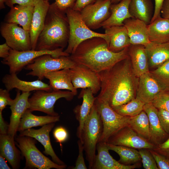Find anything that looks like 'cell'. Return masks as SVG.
<instances>
[{"label":"cell","mask_w":169,"mask_h":169,"mask_svg":"<svg viewBox=\"0 0 169 169\" xmlns=\"http://www.w3.org/2000/svg\"><path fill=\"white\" fill-rule=\"evenodd\" d=\"M129 56L111 68L98 73L101 82L96 98L113 108L136 98L139 80L134 74Z\"/></svg>","instance_id":"6da1fadb"},{"label":"cell","mask_w":169,"mask_h":169,"mask_svg":"<svg viewBox=\"0 0 169 169\" xmlns=\"http://www.w3.org/2000/svg\"><path fill=\"white\" fill-rule=\"evenodd\" d=\"M128 50L129 47L118 52H112L108 49L104 38L95 37L81 43L70 56L76 64L99 73L111 68L128 57Z\"/></svg>","instance_id":"7a4b0ae2"},{"label":"cell","mask_w":169,"mask_h":169,"mask_svg":"<svg viewBox=\"0 0 169 169\" xmlns=\"http://www.w3.org/2000/svg\"><path fill=\"white\" fill-rule=\"evenodd\" d=\"M69 35V25L66 12L59 9L54 3L49 5L35 50L64 49L68 45Z\"/></svg>","instance_id":"3957f363"},{"label":"cell","mask_w":169,"mask_h":169,"mask_svg":"<svg viewBox=\"0 0 169 169\" xmlns=\"http://www.w3.org/2000/svg\"><path fill=\"white\" fill-rule=\"evenodd\" d=\"M66 13L69 23V35L68 45L64 50L65 52L69 54H73L82 42L95 37L104 38L108 46V35L95 32L89 28L83 20L79 11L69 8Z\"/></svg>","instance_id":"277c9868"},{"label":"cell","mask_w":169,"mask_h":169,"mask_svg":"<svg viewBox=\"0 0 169 169\" xmlns=\"http://www.w3.org/2000/svg\"><path fill=\"white\" fill-rule=\"evenodd\" d=\"M103 131L102 122L94 104L85 122L81 141L89 169H91L93 165L96 155L97 145Z\"/></svg>","instance_id":"5b68a950"},{"label":"cell","mask_w":169,"mask_h":169,"mask_svg":"<svg viewBox=\"0 0 169 169\" xmlns=\"http://www.w3.org/2000/svg\"><path fill=\"white\" fill-rule=\"evenodd\" d=\"M16 144L26 160L25 168L64 169L65 165H59L44 155L35 146L36 139L32 137L19 135Z\"/></svg>","instance_id":"8992f818"},{"label":"cell","mask_w":169,"mask_h":169,"mask_svg":"<svg viewBox=\"0 0 169 169\" xmlns=\"http://www.w3.org/2000/svg\"><path fill=\"white\" fill-rule=\"evenodd\" d=\"M94 104L103 125V132L99 142H107L111 136L124 127L129 126L130 116L118 114L107 102L98 100L96 98Z\"/></svg>","instance_id":"52a82bcc"},{"label":"cell","mask_w":169,"mask_h":169,"mask_svg":"<svg viewBox=\"0 0 169 169\" xmlns=\"http://www.w3.org/2000/svg\"><path fill=\"white\" fill-rule=\"evenodd\" d=\"M77 64L69 56L55 58L50 54H45L35 59L24 68L30 71L26 75L37 76L42 80L45 74L50 72L65 69H71Z\"/></svg>","instance_id":"ba28073f"},{"label":"cell","mask_w":169,"mask_h":169,"mask_svg":"<svg viewBox=\"0 0 169 169\" xmlns=\"http://www.w3.org/2000/svg\"><path fill=\"white\" fill-rule=\"evenodd\" d=\"M45 54H50L55 58L70 55L64 51V49L62 48L52 50L31 49L23 51H18L11 49L8 56L3 59L1 62L3 64L9 67L10 73H17L36 58Z\"/></svg>","instance_id":"9c48e42d"},{"label":"cell","mask_w":169,"mask_h":169,"mask_svg":"<svg viewBox=\"0 0 169 169\" xmlns=\"http://www.w3.org/2000/svg\"><path fill=\"white\" fill-rule=\"evenodd\" d=\"M76 95L69 90L51 91L37 90L31 97L28 99L30 107L28 110L32 112L38 111L49 115L58 116L59 114L54 110V105L56 101L61 98H64L67 100H71Z\"/></svg>","instance_id":"30bf717a"},{"label":"cell","mask_w":169,"mask_h":169,"mask_svg":"<svg viewBox=\"0 0 169 169\" xmlns=\"http://www.w3.org/2000/svg\"><path fill=\"white\" fill-rule=\"evenodd\" d=\"M0 31L6 43L11 49L18 51L32 49L29 31L18 24L4 22L1 24Z\"/></svg>","instance_id":"8fae6325"},{"label":"cell","mask_w":169,"mask_h":169,"mask_svg":"<svg viewBox=\"0 0 169 169\" xmlns=\"http://www.w3.org/2000/svg\"><path fill=\"white\" fill-rule=\"evenodd\" d=\"M111 0H97L84 7L80 11L81 18L90 29H96L110 16Z\"/></svg>","instance_id":"7c38bea8"},{"label":"cell","mask_w":169,"mask_h":169,"mask_svg":"<svg viewBox=\"0 0 169 169\" xmlns=\"http://www.w3.org/2000/svg\"><path fill=\"white\" fill-rule=\"evenodd\" d=\"M107 143L139 149H153L156 147L154 144L139 135L129 126L124 127L111 136Z\"/></svg>","instance_id":"4fadbf2b"},{"label":"cell","mask_w":169,"mask_h":169,"mask_svg":"<svg viewBox=\"0 0 169 169\" xmlns=\"http://www.w3.org/2000/svg\"><path fill=\"white\" fill-rule=\"evenodd\" d=\"M70 71L72 82L75 89L89 88L94 95L100 90L101 82L98 73L77 64L70 69Z\"/></svg>","instance_id":"5bb4252c"},{"label":"cell","mask_w":169,"mask_h":169,"mask_svg":"<svg viewBox=\"0 0 169 169\" xmlns=\"http://www.w3.org/2000/svg\"><path fill=\"white\" fill-rule=\"evenodd\" d=\"M139 78L136 98L145 104L151 103L159 93L168 91L165 86L150 72Z\"/></svg>","instance_id":"9a60e30c"},{"label":"cell","mask_w":169,"mask_h":169,"mask_svg":"<svg viewBox=\"0 0 169 169\" xmlns=\"http://www.w3.org/2000/svg\"><path fill=\"white\" fill-rule=\"evenodd\" d=\"M54 123L44 125L39 129L30 128L20 132L19 135L32 137L38 141L44 148V152L47 155L50 156L52 161L60 165H65L57 156L51 143L49 133L54 127Z\"/></svg>","instance_id":"2e32d148"},{"label":"cell","mask_w":169,"mask_h":169,"mask_svg":"<svg viewBox=\"0 0 169 169\" xmlns=\"http://www.w3.org/2000/svg\"><path fill=\"white\" fill-rule=\"evenodd\" d=\"M97 154L92 169H133L139 167L138 163L132 165H124L114 159L109 153V149L106 142H99L96 147Z\"/></svg>","instance_id":"e0dca14e"},{"label":"cell","mask_w":169,"mask_h":169,"mask_svg":"<svg viewBox=\"0 0 169 169\" xmlns=\"http://www.w3.org/2000/svg\"><path fill=\"white\" fill-rule=\"evenodd\" d=\"M30 95L29 92H22L20 94L19 91H18L14 102L10 106L11 114L8 134L13 138L18 131L22 116L30 107L28 99Z\"/></svg>","instance_id":"ac0fdd59"},{"label":"cell","mask_w":169,"mask_h":169,"mask_svg":"<svg viewBox=\"0 0 169 169\" xmlns=\"http://www.w3.org/2000/svg\"><path fill=\"white\" fill-rule=\"evenodd\" d=\"M6 74L2 79V82L6 89L10 91L16 88L22 92H28L33 90H44L51 91L53 90L49 85L38 79L32 81L22 80L18 78L16 73Z\"/></svg>","instance_id":"d6986e66"},{"label":"cell","mask_w":169,"mask_h":169,"mask_svg":"<svg viewBox=\"0 0 169 169\" xmlns=\"http://www.w3.org/2000/svg\"><path fill=\"white\" fill-rule=\"evenodd\" d=\"M123 23L127 30L131 44L142 45L146 47L151 43L148 35L147 25L145 22L130 18L125 19Z\"/></svg>","instance_id":"ffe728a7"},{"label":"cell","mask_w":169,"mask_h":169,"mask_svg":"<svg viewBox=\"0 0 169 169\" xmlns=\"http://www.w3.org/2000/svg\"><path fill=\"white\" fill-rule=\"evenodd\" d=\"M94 95L90 89H83L78 97L79 98H83L82 104L80 105H78L74 109V112L79 124L77 129V135L81 141L85 122L94 104L96 97H94Z\"/></svg>","instance_id":"44dd1931"},{"label":"cell","mask_w":169,"mask_h":169,"mask_svg":"<svg viewBox=\"0 0 169 169\" xmlns=\"http://www.w3.org/2000/svg\"><path fill=\"white\" fill-rule=\"evenodd\" d=\"M50 4L49 1L42 0L34 6L29 31L32 50L35 49L38 38L44 27L46 17Z\"/></svg>","instance_id":"7402d4cb"},{"label":"cell","mask_w":169,"mask_h":169,"mask_svg":"<svg viewBox=\"0 0 169 169\" xmlns=\"http://www.w3.org/2000/svg\"><path fill=\"white\" fill-rule=\"evenodd\" d=\"M34 6L17 5L11 8L4 18L5 22L19 25L24 29L29 31Z\"/></svg>","instance_id":"603a6c76"},{"label":"cell","mask_w":169,"mask_h":169,"mask_svg":"<svg viewBox=\"0 0 169 169\" xmlns=\"http://www.w3.org/2000/svg\"><path fill=\"white\" fill-rule=\"evenodd\" d=\"M128 53L132 70L136 77L139 78L149 72L148 56L144 46L131 44Z\"/></svg>","instance_id":"cb8c5ba5"},{"label":"cell","mask_w":169,"mask_h":169,"mask_svg":"<svg viewBox=\"0 0 169 169\" xmlns=\"http://www.w3.org/2000/svg\"><path fill=\"white\" fill-rule=\"evenodd\" d=\"M143 110L147 114L149 120L150 141L157 146L162 143L168 135L162 128L158 115V109L152 103L145 104Z\"/></svg>","instance_id":"d4e9b609"},{"label":"cell","mask_w":169,"mask_h":169,"mask_svg":"<svg viewBox=\"0 0 169 169\" xmlns=\"http://www.w3.org/2000/svg\"><path fill=\"white\" fill-rule=\"evenodd\" d=\"M105 29L109 37L108 49L114 52L121 51L131 45L130 39L124 26H113Z\"/></svg>","instance_id":"484cf974"},{"label":"cell","mask_w":169,"mask_h":169,"mask_svg":"<svg viewBox=\"0 0 169 169\" xmlns=\"http://www.w3.org/2000/svg\"><path fill=\"white\" fill-rule=\"evenodd\" d=\"M131 0H120L117 3L111 4L110 17L102 24L105 29L113 26H124L123 22L126 19L132 18L129 10Z\"/></svg>","instance_id":"4316f807"},{"label":"cell","mask_w":169,"mask_h":169,"mask_svg":"<svg viewBox=\"0 0 169 169\" xmlns=\"http://www.w3.org/2000/svg\"><path fill=\"white\" fill-rule=\"evenodd\" d=\"M44 78L49 80V85L53 90H66L77 95V90L72 82L70 69L50 72L45 74Z\"/></svg>","instance_id":"83f0119b"},{"label":"cell","mask_w":169,"mask_h":169,"mask_svg":"<svg viewBox=\"0 0 169 169\" xmlns=\"http://www.w3.org/2000/svg\"><path fill=\"white\" fill-rule=\"evenodd\" d=\"M14 138L8 134H0V155L4 157L14 169L19 168L20 152L16 147Z\"/></svg>","instance_id":"f1b7e54d"},{"label":"cell","mask_w":169,"mask_h":169,"mask_svg":"<svg viewBox=\"0 0 169 169\" xmlns=\"http://www.w3.org/2000/svg\"><path fill=\"white\" fill-rule=\"evenodd\" d=\"M149 39L155 44L169 42V19L160 17L147 25Z\"/></svg>","instance_id":"f546056e"},{"label":"cell","mask_w":169,"mask_h":169,"mask_svg":"<svg viewBox=\"0 0 169 169\" xmlns=\"http://www.w3.org/2000/svg\"><path fill=\"white\" fill-rule=\"evenodd\" d=\"M130 15L148 25L151 22L154 12L151 0H131L129 6Z\"/></svg>","instance_id":"4dcf8cb0"},{"label":"cell","mask_w":169,"mask_h":169,"mask_svg":"<svg viewBox=\"0 0 169 169\" xmlns=\"http://www.w3.org/2000/svg\"><path fill=\"white\" fill-rule=\"evenodd\" d=\"M145 48L151 66L158 67L169 60V42L162 44L151 42Z\"/></svg>","instance_id":"1f68e13d"},{"label":"cell","mask_w":169,"mask_h":169,"mask_svg":"<svg viewBox=\"0 0 169 169\" xmlns=\"http://www.w3.org/2000/svg\"><path fill=\"white\" fill-rule=\"evenodd\" d=\"M27 110L22 116L18 131L20 132L25 130L37 126H43L46 124L55 123L59 120V116H37Z\"/></svg>","instance_id":"d6a6232c"},{"label":"cell","mask_w":169,"mask_h":169,"mask_svg":"<svg viewBox=\"0 0 169 169\" xmlns=\"http://www.w3.org/2000/svg\"><path fill=\"white\" fill-rule=\"evenodd\" d=\"M107 143L109 150L113 151L118 154L120 159L118 161L122 164L129 165L138 163L141 160L139 151L134 148Z\"/></svg>","instance_id":"836d02e7"},{"label":"cell","mask_w":169,"mask_h":169,"mask_svg":"<svg viewBox=\"0 0 169 169\" xmlns=\"http://www.w3.org/2000/svg\"><path fill=\"white\" fill-rule=\"evenodd\" d=\"M129 126L139 135L150 140L149 118L147 114L143 110L136 116L130 117Z\"/></svg>","instance_id":"e575fe53"},{"label":"cell","mask_w":169,"mask_h":169,"mask_svg":"<svg viewBox=\"0 0 169 169\" xmlns=\"http://www.w3.org/2000/svg\"><path fill=\"white\" fill-rule=\"evenodd\" d=\"M145 104L135 98L128 102L112 108L118 114L130 117L136 116L143 110Z\"/></svg>","instance_id":"d590c367"},{"label":"cell","mask_w":169,"mask_h":169,"mask_svg":"<svg viewBox=\"0 0 169 169\" xmlns=\"http://www.w3.org/2000/svg\"><path fill=\"white\" fill-rule=\"evenodd\" d=\"M169 91V60L150 72Z\"/></svg>","instance_id":"8d00e7d4"},{"label":"cell","mask_w":169,"mask_h":169,"mask_svg":"<svg viewBox=\"0 0 169 169\" xmlns=\"http://www.w3.org/2000/svg\"><path fill=\"white\" fill-rule=\"evenodd\" d=\"M143 166L145 169H158L156 161L149 149L143 148L138 151Z\"/></svg>","instance_id":"74e56055"},{"label":"cell","mask_w":169,"mask_h":169,"mask_svg":"<svg viewBox=\"0 0 169 169\" xmlns=\"http://www.w3.org/2000/svg\"><path fill=\"white\" fill-rule=\"evenodd\" d=\"M166 92H162L158 94L151 103L157 109L169 112V93Z\"/></svg>","instance_id":"f35d334b"},{"label":"cell","mask_w":169,"mask_h":169,"mask_svg":"<svg viewBox=\"0 0 169 169\" xmlns=\"http://www.w3.org/2000/svg\"><path fill=\"white\" fill-rule=\"evenodd\" d=\"M160 169H169V159L153 149H149Z\"/></svg>","instance_id":"ab89813d"},{"label":"cell","mask_w":169,"mask_h":169,"mask_svg":"<svg viewBox=\"0 0 169 169\" xmlns=\"http://www.w3.org/2000/svg\"><path fill=\"white\" fill-rule=\"evenodd\" d=\"M9 91L7 89H0V111H2L8 105L11 106L14 102L15 99H12Z\"/></svg>","instance_id":"60d3db41"},{"label":"cell","mask_w":169,"mask_h":169,"mask_svg":"<svg viewBox=\"0 0 169 169\" xmlns=\"http://www.w3.org/2000/svg\"><path fill=\"white\" fill-rule=\"evenodd\" d=\"M158 115L162 128L167 134H169V112L158 109Z\"/></svg>","instance_id":"b9f144b4"},{"label":"cell","mask_w":169,"mask_h":169,"mask_svg":"<svg viewBox=\"0 0 169 169\" xmlns=\"http://www.w3.org/2000/svg\"><path fill=\"white\" fill-rule=\"evenodd\" d=\"M79 149V155L77 159L75 166L73 169H87L83 156V151L84 150L83 144L81 141L79 139L77 142Z\"/></svg>","instance_id":"7bdbcfd3"},{"label":"cell","mask_w":169,"mask_h":169,"mask_svg":"<svg viewBox=\"0 0 169 169\" xmlns=\"http://www.w3.org/2000/svg\"><path fill=\"white\" fill-rule=\"evenodd\" d=\"M53 135L56 141L59 143L62 148V143L64 142L68 138V134L67 130L62 126L57 127L54 131Z\"/></svg>","instance_id":"ee69618b"},{"label":"cell","mask_w":169,"mask_h":169,"mask_svg":"<svg viewBox=\"0 0 169 169\" xmlns=\"http://www.w3.org/2000/svg\"><path fill=\"white\" fill-rule=\"evenodd\" d=\"M42 0H7L5 4L10 8L15 4L23 6H34Z\"/></svg>","instance_id":"f6af8a7d"},{"label":"cell","mask_w":169,"mask_h":169,"mask_svg":"<svg viewBox=\"0 0 169 169\" xmlns=\"http://www.w3.org/2000/svg\"><path fill=\"white\" fill-rule=\"evenodd\" d=\"M76 0H55V3L60 10L65 11L69 8H73Z\"/></svg>","instance_id":"bcb514c9"},{"label":"cell","mask_w":169,"mask_h":169,"mask_svg":"<svg viewBox=\"0 0 169 169\" xmlns=\"http://www.w3.org/2000/svg\"><path fill=\"white\" fill-rule=\"evenodd\" d=\"M153 150L162 155L169 157V138L164 142L156 146Z\"/></svg>","instance_id":"7dc6e473"},{"label":"cell","mask_w":169,"mask_h":169,"mask_svg":"<svg viewBox=\"0 0 169 169\" xmlns=\"http://www.w3.org/2000/svg\"><path fill=\"white\" fill-rule=\"evenodd\" d=\"M97 0H76L73 9L80 11L84 7L89 4L94 3Z\"/></svg>","instance_id":"c3c4849f"},{"label":"cell","mask_w":169,"mask_h":169,"mask_svg":"<svg viewBox=\"0 0 169 169\" xmlns=\"http://www.w3.org/2000/svg\"><path fill=\"white\" fill-rule=\"evenodd\" d=\"M164 0H155V6L154 12L151 23L156 18L160 17V12L162 5Z\"/></svg>","instance_id":"681fc988"},{"label":"cell","mask_w":169,"mask_h":169,"mask_svg":"<svg viewBox=\"0 0 169 169\" xmlns=\"http://www.w3.org/2000/svg\"><path fill=\"white\" fill-rule=\"evenodd\" d=\"M161 16L169 19V0H164L161 6Z\"/></svg>","instance_id":"f907efd6"},{"label":"cell","mask_w":169,"mask_h":169,"mask_svg":"<svg viewBox=\"0 0 169 169\" xmlns=\"http://www.w3.org/2000/svg\"><path fill=\"white\" fill-rule=\"evenodd\" d=\"M11 48L5 43L0 45V57L5 59L9 54Z\"/></svg>","instance_id":"816d5d0a"},{"label":"cell","mask_w":169,"mask_h":169,"mask_svg":"<svg viewBox=\"0 0 169 169\" xmlns=\"http://www.w3.org/2000/svg\"><path fill=\"white\" fill-rule=\"evenodd\" d=\"M9 125L5 121L2 114V112L0 111V133L2 134H8Z\"/></svg>","instance_id":"f5cc1de1"},{"label":"cell","mask_w":169,"mask_h":169,"mask_svg":"<svg viewBox=\"0 0 169 169\" xmlns=\"http://www.w3.org/2000/svg\"><path fill=\"white\" fill-rule=\"evenodd\" d=\"M5 158L0 155V169H10V168L8 166Z\"/></svg>","instance_id":"db71d44e"},{"label":"cell","mask_w":169,"mask_h":169,"mask_svg":"<svg viewBox=\"0 0 169 169\" xmlns=\"http://www.w3.org/2000/svg\"><path fill=\"white\" fill-rule=\"evenodd\" d=\"M7 0H0V9H2L5 8L4 3Z\"/></svg>","instance_id":"11a10c76"},{"label":"cell","mask_w":169,"mask_h":169,"mask_svg":"<svg viewBox=\"0 0 169 169\" xmlns=\"http://www.w3.org/2000/svg\"><path fill=\"white\" fill-rule=\"evenodd\" d=\"M120 0H111V4L117 3L120 2Z\"/></svg>","instance_id":"9f6ffc18"},{"label":"cell","mask_w":169,"mask_h":169,"mask_svg":"<svg viewBox=\"0 0 169 169\" xmlns=\"http://www.w3.org/2000/svg\"><path fill=\"white\" fill-rule=\"evenodd\" d=\"M47 0V1H49V0Z\"/></svg>","instance_id":"6f0895ef"},{"label":"cell","mask_w":169,"mask_h":169,"mask_svg":"<svg viewBox=\"0 0 169 169\" xmlns=\"http://www.w3.org/2000/svg\"></svg>","instance_id":"680465c9"}]
</instances>
